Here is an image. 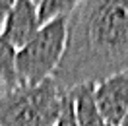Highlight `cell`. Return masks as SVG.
Listing matches in <instances>:
<instances>
[{
	"label": "cell",
	"instance_id": "cell-5",
	"mask_svg": "<svg viewBox=\"0 0 128 126\" xmlns=\"http://www.w3.org/2000/svg\"><path fill=\"white\" fill-rule=\"evenodd\" d=\"M39 27L41 25L37 20V2L16 0L2 29H0V37L14 50H20L35 37Z\"/></svg>",
	"mask_w": 128,
	"mask_h": 126
},
{
	"label": "cell",
	"instance_id": "cell-1",
	"mask_svg": "<svg viewBox=\"0 0 128 126\" xmlns=\"http://www.w3.org/2000/svg\"><path fill=\"white\" fill-rule=\"evenodd\" d=\"M128 72V0H82L52 80L62 91Z\"/></svg>",
	"mask_w": 128,
	"mask_h": 126
},
{
	"label": "cell",
	"instance_id": "cell-3",
	"mask_svg": "<svg viewBox=\"0 0 128 126\" xmlns=\"http://www.w3.org/2000/svg\"><path fill=\"white\" fill-rule=\"evenodd\" d=\"M68 18H58L47 25H41L35 37L16 50L18 86L33 87L52 78L66 45Z\"/></svg>",
	"mask_w": 128,
	"mask_h": 126
},
{
	"label": "cell",
	"instance_id": "cell-8",
	"mask_svg": "<svg viewBox=\"0 0 128 126\" xmlns=\"http://www.w3.org/2000/svg\"><path fill=\"white\" fill-rule=\"evenodd\" d=\"M54 126H78L76 116H74V103H72L70 93L66 95V103H64L62 112H60V116H58V120H56Z\"/></svg>",
	"mask_w": 128,
	"mask_h": 126
},
{
	"label": "cell",
	"instance_id": "cell-11",
	"mask_svg": "<svg viewBox=\"0 0 128 126\" xmlns=\"http://www.w3.org/2000/svg\"><path fill=\"white\" fill-rule=\"evenodd\" d=\"M6 89H8V87H6V86H4V84H2V82H0V95L4 93V91H6Z\"/></svg>",
	"mask_w": 128,
	"mask_h": 126
},
{
	"label": "cell",
	"instance_id": "cell-7",
	"mask_svg": "<svg viewBox=\"0 0 128 126\" xmlns=\"http://www.w3.org/2000/svg\"><path fill=\"white\" fill-rule=\"evenodd\" d=\"M0 82L12 89L18 87L16 80V50L0 37Z\"/></svg>",
	"mask_w": 128,
	"mask_h": 126
},
{
	"label": "cell",
	"instance_id": "cell-12",
	"mask_svg": "<svg viewBox=\"0 0 128 126\" xmlns=\"http://www.w3.org/2000/svg\"><path fill=\"white\" fill-rule=\"evenodd\" d=\"M105 126H109V124H105Z\"/></svg>",
	"mask_w": 128,
	"mask_h": 126
},
{
	"label": "cell",
	"instance_id": "cell-10",
	"mask_svg": "<svg viewBox=\"0 0 128 126\" xmlns=\"http://www.w3.org/2000/svg\"><path fill=\"white\" fill-rule=\"evenodd\" d=\"M120 126H128V109H126V112H124V118H122Z\"/></svg>",
	"mask_w": 128,
	"mask_h": 126
},
{
	"label": "cell",
	"instance_id": "cell-2",
	"mask_svg": "<svg viewBox=\"0 0 128 126\" xmlns=\"http://www.w3.org/2000/svg\"><path fill=\"white\" fill-rule=\"evenodd\" d=\"M66 95L52 78L33 87L6 89L0 95V126H54Z\"/></svg>",
	"mask_w": 128,
	"mask_h": 126
},
{
	"label": "cell",
	"instance_id": "cell-6",
	"mask_svg": "<svg viewBox=\"0 0 128 126\" xmlns=\"http://www.w3.org/2000/svg\"><path fill=\"white\" fill-rule=\"evenodd\" d=\"M78 0H43L37 2V20L39 25H47L58 18H68L76 8Z\"/></svg>",
	"mask_w": 128,
	"mask_h": 126
},
{
	"label": "cell",
	"instance_id": "cell-4",
	"mask_svg": "<svg viewBox=\"0 0 128 126\" xmlns=\"http://www.w3.org/2000/svg\"><path fill=\"white\" fill-rule=\"evenodd\" d=\"M93 101L105 124L120 126L128 109V72L93 84Z\"/></svg>",
	"mask_w": 128,
	"mask_h": 126
},
{
	"label": "cell",
	"instance_id": "cell-9",
	"mask_svg": "<svg viewBox=\"0 0 128 126\" xmlns=\"http://www.w3.org/2000/svg\"><path fill=\"white\" fill-rule=\"evenodd\" d=\"M12 6H14V2H12V0H0V29H2L4 22H6V18H8Z\"/></svg>",
	"mask_w": 128,
	"mask_h": 126
}]
</instances>
